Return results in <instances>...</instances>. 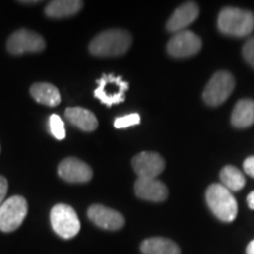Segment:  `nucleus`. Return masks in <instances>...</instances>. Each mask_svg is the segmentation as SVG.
<instances>
[{"label": "nucleus", "instance_id": "1", "mask_svg": "<svg viewBox=\"0 0 254 254\" xmlns=\"http://www.w3.org/2000/svg\"><path fill=\"white\" fill-rule=\"evenodd\" d=\"M131 45V34L114 28L98 34L90 43V52L97 57H118L126 53Z\"/></svg>", "mask_w": 254, "mask_h": 254}, {"label": "nucleus", "instance_id": "9", "mask_svg": "<svg viewBox=\"0 0 254 254\" xmlns=\"http://www.w3.org/2000/svg\"><path fill=\"white\" fill-rule=\"evenodd\" d=\"M201 39L192 31H182L171 38L167 44L168 55L174 58L194 56L201 49Z\"/></svg>", "mask_w": 254, "mask_h": 254}, {"label": "nucleus", "instance_id": "3", "mask_svg": "<svg viewBox=\"0 0 254 254\" xmlns=\"http://www.w3.org/2000/svg\"><path fill=\"white\" fill-rule=\"evenodd\" d=\"M218 27L224 34L245 37L254 30V14L246 9L226 7L219 13Z\"/></svg>", "mask_w": 254, "mask_h": 254}, {"label": "nucleus", "instance_id": "10", "mask_svg": "<svg viewBox=\"0 0 254 254\" xmlns=\"http://www.w3.org/2000/svg\"><path fill=\"white\" fill-rule=\"evenodd\" d=\"M132 166L138 178L157 179L165 170V160L155 152H141L133 158Z\"/></svg>", "mask_w": 254, "mask_h": 254}, {"label": "nucleus", "instance_id": "14", "mask_svg": "<svg viewBox=\"0 0 254 254\" xmlns=\"http://www.w3.org/2000/svg\"><path fill=\"white\" fill-rule=\"evenodd\" d=\"M199 15V6L195 2L190 1L178 7L171 18L168 19L166 28L170 32H182Z\"/></svg>", "mask_w": 254, "mask_h": 254}, {"label": "nucleus", "instance_id": "6", "mask_svg": "<svg viewBox=\"0 0 254 254\" xmlns=\"http://www.w3.org/2000/svg\"><path fill=\"white\" fill-rule=\"evenodd\" d=\"M28 205L26 199L20 195H13L0 206V231L9 233L20 227L27 215Z\"/></svg>", "mask_w": 254, "mask_h": 254}, {"label": "nucleus", "instance_id": "20", "mask_svg": "<svg viewBox=\"0 0 254 254\" xmlns=\"http://www.w3.org/2000/svg\"><path fill=\"white\" fill-rule=\"evenodd\" d=\"M220 179L228 190H240L244 189L246 179L244 174L234 166H225L220 172Z\"/></svg>", "mask_w": 254, "mask_h": 254}, {"label": "nucleus", "instance_id": "25", "mask_svg": "<svg viewBox=\"0 0 254 254\" xmlns=\"http://www.w3.org/2000/svg\"><path fill=\"white\" fill-rule=\"evenodd\" d=\"M244 170H245L246 174H249L250 177L254 178V155L249 157L244 161Z\"/></svg>", "mask_w": 254, "mask_h": 254}, {"label": "nucleus", "instance_id": "28", "mask_svg": "<svg viewBox=\"0 0 254 254\" xmlns=\"http://www.w3.org/2000/svg\"><path fill=\"white\" fill-rule=\"evenodd\" d=\"M19 2H20V4H25V5H31V4L36 5V4H40V1H37V0H33V1H27V0H26V1H19Z\"/></svg>", "mask_w": 254, "mask_h": 254}, {"label": "nucleus", "instance_id": "15", "mask_svg": "<svg viewBox=\"0 0 254 254\" xmlns=\"http://www.w3.org/2000/svg\"><path fill=\"white\" fill-rule=\"evenodd\" d=\"M65 117L72 125H74L81 131L92 132L98 127V119L91 111L82 107H68L65 111Z\"/></svg>", "mask_w": 254, "mask_h": 254}, {"label": "nucleus", "instance_id": "27", "mask_svg": "<svg viewBox=\"0 0 254 254\" xmlns=\"http://www.w3.org/2000/svg\"><path fill=\"white\" fill-rule=\"evenodd\" d=\"M246 254H254V240L251 241L249 245H247Z\"/></svg>", "mask_w": 254, "mask_h": 254}, {"label": "nucleus", "instance_id": "19", "mask_svg": "<svg viewBox=\"0 0 254 254\" xmlns=\"http://www.w3.org/2000/svg\"><path fill=\"white\" fill-rule=\"evenodd\" d=\"M232 125L245 128L254 124V100L241 99L234 106L231 118Z\"/></svg>", "mask_w": 254, "mask_h": 254}, {"label": "nucleus", "instance_id": "2", "mask_svg": "<svg viewBox=\"0 0 254 254\" xmlns=\"http://www.w3.org/2000/svg\"><path fill=\"white\" fill-rule=\"evenodd\" d=\"M206 201L219 220L232 222L238 215V202L231 190L221 184H212L206 190Z\"/></svg>", "mask_w": 254, "mask_h": 254}, {"label": "nucleus", "instance_id": "23", "mask_svg": "<svg viewBox=\"0 0 254 254\" xmlns=\"http://www.w3.org/2000/svg\"><path fill=\"white\" fill-rule=\"evenodd\" d=\"M243 56L247 63L254 67V37L246 41L243 47Z\"/></svg>", "mask_w": 254, "mask_h": 254}, {"label": "nucleus", "instance_id": "7", "mask_svg": "<svg viewBox=\"0 0 254 254\" xmlns=\"http://www.w3.org/2000/svg\"><path fill=\"white\" fill-rule=\"evenodd\" d=\"M236 86V80L230 72H217L204 90V101L209 106L215 107L225 103Z\"/></svg>", "mask_w": 254, "mask_h": 254}, {"label": "nucleus", "instance_id": "11", "mask_svg": "<svg viewBox=\"0 0 254 254\" xmlns=\"http://www.w3.org/2000/svg\"><path fill=\"white\" fill-rule=\"evenodd\" d=\"M58 174L63 180L72 184H84L90 182L93 171L84 161L77 158L64 159L58 166Z\"/></svg>", "mask_w": 254, "mask_h": 254}, {"label": "nucleus", "instance_id": "12", "mask_svg": "<svg viewBox=\"0 0 254 254\" xmlns=\"http://www.w3.org/2000/svg\"><path fill=\"white\" fill-rule=\"evenodd\" d=\"M87 217L98 227L107 231H118L125 224V219L118 211L104 205H92L87 211Z\"/></svg>", "mask_w": 254, "mask_h": 254}, {"label": "nucleus", "instance_id": "8", "mask_svg": "<svg viewBox=\"0 0 254 254\" xmlns=\"http://www.w3.org/2000/svg\"><path fill=\"white\" fill-rule=\"evenodd\" d=\"M46 47L44 38L36 32L21 28L15 31L7 40V50L14 56L41 52Z\"/></svg>", "mask_w": 254, "mask_h": 254}, {"label": "nucleus", "instance_id": "21", "mask_svg": "<svg viewBox=\"0 0 254 254\" xmlns=\"http://www.w3.org/2000/svg\"><path fill=\"white\" fill-rule=\"evenodd\" d=\"M50 131L52 133V135L55 136L56 139H58V140L65 139V125H64V122L58 114H52V116L50 117Z\"/></svg>", "mask_w": 254, "mask_h": 254}, {"label": "nucleus", "instance_id": "17", "mask_svg": "<svg viewBox=\"0 0 254 254\" xmlns=\"http://www.w3.org/2000/svg\"><path fill=\"white\" fill-rule=\"evenodd\" d=\"M84 2L79 0H55L45 7V14L49 18L62 19L75 15L82 8Z\"/></svg>", "mask_w": 254, "mask_h": 254}, {"label": "nucleus", "instance_id": "22", "mask_svg": "<svg viewBox=\"0 0 254 254\" xmlns=\"http://www.w3.org/2000/svg\"><path fill=\"white\" fill-rule=\"evenodd\" d=\"M140 116H139L138 113L127 114V116L119 117V118L114 120V127H116V128H127V127H131L140 124Z\"/></svg>", "mask_w": 254, "mask_h": 254}, {"label": "nucleus", "instance_id": "18", "mask_svg": "<svg viewBox=\"0 0 254 254\" xmlns=\"http://www.w3.org/2000/svg\"><path fill=\"white\" fill-rule=\"evenodd\" d=\"M142 254H182L179 246L167 238L154 237L142 241L140 245Z\"/></svg>", "mask_w": 254, "mask_h": 254}, {"label": "nucleus", "instance_id": "4", "mask_svg": "<svg viewBox=\"0 0 254 254\" xmlns=\"http://www.w3.org/2000/svg\"><path fill=\"white\" fill-rule=\"evenodd\" d=\"M50 219L53 231L63 239H72L80 231V220L69 205H56L51 209Z\"/></svg>", "mask_w": 254, "mask_h": 254}, {"label": "nucleus", "instance_id": "24", "mask_svg": "<svg viewBox=\"0 0 254 254\" xmlns=\"http://www.w3.org/2000/svg\"><path fill=\"white\" fill-rule=\"evenodd\" d=\"M8 190V182L5 177L0 176V206L5 201L6 194Z\"/></svg>", "mask_w": 254, "mask_h": 254}, {"label": "nucleus", "instance_id": "5", "mask_svg": "<svg viewBox=\"0 0 254 254\" xmlns=\"http://www.w3.org/2000/svg\"><path fill=\"white\" fill-rule=\"evenodd\" d=\"M98 87L94 90V97L98 98L106 106L120 104L125 100V92L129 88L128 82L122 77L112 74H103L97 80Z\"/></svg>", "mask_w": 254, "mask_h": 254}, {"label": "nucleus", "instance_id": "13", "mask_svg": "<svg viewBox=\"0 0 254 254\" xmlns=\"http://www.w3.org/2000/svg\"><path fill=\"white\" fill-rule=\"evenodd\" d=\"M134 192L138 198L154 202L164 201L168 196L167 187L158 179L138 178L134 184Z\"/></svg>", "mask_w": 254, "mask_h": 254}, {"label": "nucleus", "instance_id": "16", "mask_svg": "<svg viewBox=\"0 0 254 254\" xmlns=\"http://www.w3.org/2000/svg\"><path fill=\"white\" fill-rule=\"evenodd\" d=\"M30 93L37 103L50 107L58 106L62 101L58 88L49 82H37V84L32 85Z\"/></svg>", "mask_w": 254, "mask_h": 254}, {"label": "nucleus", "instance_id": "26", "mask_svg": "<svg viewBox=\"0 0 254 254\" xmlns=\"http://www.w3.org/2000/svg\"><path fill=\"white\" fill-rule=\"evenodd\" d=\"M247 205L251 209H254V190L247 195Z\"/></svg>", "mask_w": 254, "mask_h": 254}]
</instances>
